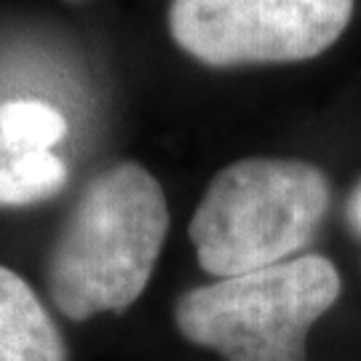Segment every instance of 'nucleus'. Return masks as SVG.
I'll return each instance as SVG.
<instances>
[{
  "mask_svg": "<svg viewBox=\"0 0 361 361\" xmlns=\"http://www.w3.org/2000/svg\"><path fill=\"white\" fill-rule=\"evenodd\" d=\"M169 233L164 188L134 161L97 171L78 195L49 257V289L67 319L137 302Z\"/></svg>",
  "mask_w": 361,
  "mask_h": 361,
  "instance_id": "f257e3e1",
  "label": "nucleus"
},
{
  "mask_svg": "<svg viewBox=\"0 0 361 361\" xmlns=\"http://www.w3.org/2000/svg\"><path fill=\"white\" fill-rule=\"evenodd\" d=\"M332 188L297 158H244L214 174L190 219L195 257L217 279L292 259L316 238Z\"/></svg>",
  "mask_w": 361,
  "mask_h": 361,
  "instance_id": "f03ea898",
  "label": "nucleus"
},
{
  "mask_svg": "<svg viewBox=\"0 0 361 361\" xmlns=\"http://www.w3.org/2000/svg\"><path fill=\"white\" fill-rule=\"evenodd\" d=\"M340 292L335 262L297 255L185 292L174 305V324L190 343L228 361H308L310 326Z\"/></svg>",
  "mask_w": 361,
  "mask_h": 361,
  "instance_id": "7ed1b4c3",
  "label": "nucleus"
},
{
  "mask_svg": "<svg viewBox=\"0 0 361 361\" xmlns=\"http://www.w3.org/2000/svg\"><path fill=\"white\" fill-rule=\"evenodd\" d=\"M356 0H171L169 32L209 67L289 65L332 49Z\"/></svg>",
  "mask_w": 361,
  "mask_h": 361,
  "instance_id": "20e7f679",
  "label": "nucleus"
},
{
  "mask_svg": "<svg viewBox=\"0 0 361 361\" xmlns=\"http://www.w3.org/2000/svg\"><path fill=\"white\" fill-rule=\"evenodd\" d=\"M65 340L25 279L0 265V361H65Z\"/></svg>",
  "mask_w": 361,
  "mask_h": 361,
  "instance_id": "39448f33",
  "label": "nucleus"
},
{
  "mask_svg": "<svg viewBox=\"0 0 361 361\" xmlns=\"http://www.w3.org/2000/svg\"><path fill=\"white\" fill-rule=\"evenodd\" d=\"M67 166L59 155L16 153L0 171V209L32 207L54 198L67 185Z\"/></svg>",
  "mask_w": 361,
  "mask_h": 361,
  "instance_id": "423d86ee",
  "label": "nucleus"
},
{
  "mask_svg": "<svg viewBox=\"0 0 361 361\" xmlns=\"http://www.w3.org/2000/svg\"><path fill=\"white\" fill-rule=\"evenodd\" d=\"M67 137L65 116L40 99L0 104V140L16 153H49Z\"/></svg>",
  "mask_w": 361,
  "mask_h": 361,
  "instance_id": "0eeeda50",
  "label": "nucleus"
},
{
  "mask_svg": "<svg viewBox=\"0 0 361 361\" xmlns=\"http://www.w3.org/2000/svg\"><path fill=\"white\" fill-rule=\"evenodd\" d=\"M348 222L353 225V231L361 235V180L356 182L353 193L348 198Z\"/></svg>",
  "mask_w": 361,
  "mask_h": 361,
  "instance_id": "6e6552de",
  "label": "nucleus"
},
{
  "mask_svg": "<svg viewBox=\"0 0 361 361\" xmlns=\"http://www.w3.org/2000/svg\"><path fill=\"white\" fill-rule=\"evenodd\" d=\"M13 155H16V150H11L8 145H6L3 140H0V171H3V169L8 166V161H11Z\"/></svg>",
  "mask_w": 361,
  "mask_h": 361,
  "instance_id": "1a4fd4ad",
  "label": "nucleus"
}]
</instances>
